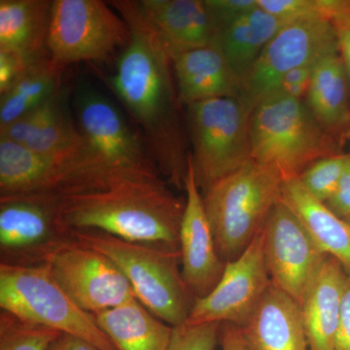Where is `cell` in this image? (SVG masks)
Here are the masks:
<instances>
[{"mask_svg":"<svg viewBox=\"0 0 350 350\" xmlns=\"http://www.w3.org/2000/svg\"><path fill=\"white\" fill-rule=\"evenodd\" d=\"M108 3L131 29L130 42L120 53L110 85L139 126L157 170L175 187L184 188L190 155H186L182 103L175 90L172 57L140 12L137 1Z\"/></svg>","mask_w":350,"mask_h":350,"instance_id":"obj_1","label":"cell"},{"mask_svg":"<svg viewBox=\"0 0 350 350\" xmlns=\"http://www.w3.org/2000/svg\"><path fill=\"white\" fill-rule=\"evenodd\" d=\"M72 230H98L131 243L179 250L185 202L158 172L122 175L98 190L59 199Z\"/></svg>","mask_w":350,"mask_h":350,"instance_id":"obj_2","label":"cell"},{"mask_svg":"<svg viewBox=\"0 0 350 350\" xmlns=\"http://www.w3.org/2000/svg\"><path fill=\"white\" fill-rule=\"evenodd\" d=\"M282 175L251 160L202 193L221 259L234 261L262 231L282 200Z\"/></svg>","mask_w":350,"mask_h":350,"instance_id":"obj_3","label":"cell"},{"mask_svg":"<svg viewBox=\"0 0 350 350\" xmlns=\"http://www.w3.org/2000/svg\"><path fill=\"white\" fill-rule=\"evenodd\" d=\"M78 243L107 255L131 283L135 298L172 327L188 321L195 298L181 273L180 251L131 243L98 230H73Z\"/></svg>","mask_w":350,"mask_h":350,"instance_id":"obj_4","label":"cell"},{"mask_svg":"<svg viewBox=\"0 0 350 350\" xmlns=\"http://www.w3.org/2000/svg\"><path fill=\"white\" fill-rule=\"evenodd\" d=\"M250 138L251 160L275 170L284 179L338 154L336 137L320 125L306 103L282 94H271L255 107Z\"/></svg>","mask_w":350,"mask_h":350,"instance_id":"obj_5","label":"cell"},{"mask_svg":"<svg viewBox=\"0 0 350 350\" xmlns=\"http://www.w3.org/2000/svg\"><path fill=\"white\" fill-rule=\"evenodd\" d=\"M0 308L25 321L85 340L98 350H117L96 317L76 305L46 265L0 262Z\"/></svg>","mask_w":350,"mask_h":350,"instance_id":"obj_6","label":"cell"},{"mask_svg":"<svg viewBox=\"0 0 350 350\" xmlns=\"http://www.w3.org/2000/svg\"><path fill=\"white\" fill-rule=\"evenodd\" d=\"M187 107L196 179L202 193L251 161L254 108L243 96L198 101Z\"/></svg>","mask_w":350,"mask_h":350,"instance_id":"obj_7","label":"cell"},{"mask_svg":"<svg viewBox=\"0 0 350 350\" xmlns=\"http://www.w3.org/2000/svg\"><path fill=\"white\" fill-rule=\"evenodd\" d=\"M96 155H44L0 138V198L98 190L121 175Z\"/></svg>","mask_w":350,"mask_h":350,"instance_id":"obj_8","label":"cell"},{"mask_svg":"<svg viewBox=\"0 0 350 350\" xmlns=\"http://www.w3.org/2000/svg\"><path fill=\"white\" fill-rule=\"evenodd\" d=\"M130 40V27L108 2L53 1L48 52L57 66L107 61Z\"/></svg>","mask_w":350,"mask_h":350,"instance_id":"obj_9","label":"cell"},{"mask_svg":"<svg viewBox=\"0 0 350 350\" xmlns=\"http://www.w3.org/2000/svg\"><path fill=\"white\" fill-rule=\"evenodd\" d=\"M75 241L62 213L59 198L25 195L0 198L2 264L45 265L59 248Z\"/></svg>","mask_w":350,"mask_h":350,"instance_id":"obj_10","label":"cell"},{"mask_svg":"<svg viewBox=\"0 0 350 350\" xmlns=\"http://www.w3.org/2000/svg\"><path fill=\"white\" fill-rule=\"evenodd\" d=\"M336 51L338 49L335 27L325 17L304 18L283 25L262 51L244 80V100L255 108L275 93L288 72L315 63Z\"/></svg>","mask_w":350,"mask_h":350,"instance_id":"obj_11","label":"cell"},{"mask_svg":"<svg viewBox=\"0 0 350 350\" xmlns=\"http://www.w3.org/2000/svg\"><path fill=\"white\" fill-rule=\"evenodd\" d=\"M45 265L76 305L91 314L135 298L131 283L110 258L76 239L56 251Z\"/></svg>","mask_w":350,"mask_h":350,"instance_id":"obj_12","label":"cell"},{"mask_svg":"<svg viewBox=\"0 0 350 350\" xmlns=\"http://www.w3.org/2000/svg\"><path fill=\"white\" fill-rule=\"evenodd\" d=\"M262 234L271 284L301 305L326 255L282 200L269 214Z\"/></svg>","mask_w":350,"mask_h":350,"instance_id":"obj_13","label":"cell"},{"mask_svg":"<svg viewBox=\"0 0 350 350\" xmlns=\"http://www.w3.org/2000/svg\"><path fill=\"white\" fill-rule=\"evenodd\" d=\"M77 126L98 158L111 169L128 174L159 172L138 137L113 101L93 89L76 94Z\"/></svg>","mask_w":350,"mask_h":350,"instance_id":"obj_14","label":"cell"},{"mask_svg":"<svg viewBox=\"0 0 350 350\" xmlns=\"http://www.w3.org/2000/svg\"><path fill=\"white\" fill-rule=\"evenodd\" d=\"M271 285L261 231L238 259L226 264L224 273L211 293L196 299L187 322L241 327Z\"/></svg>","mask_w":350,"mask_h":350,"instance_id":"obj_15","label":"cell"},{"mask_svg":"<svg viewBox=\"0 0 350 350\" xmlns=\"http://www.w3.org/2000/svg\"><path fill=\"white\" fill-rule=\"evenodd\" d=\"M184 190L186 192L185 209L179 234L181 273L186 286L196 300L211 293L224 273L226 262L216 250L202 191L198 185L190 156Z\"/></svg>","mask_w":350,"mask_h":350,"instance_id":"obj_16","label":"cell"},{"mask_svg":"<svg viewBox=\"0 0 350 350\" xmlns=\"http://www.w3.org/2000/svg\"><path fill=\"white\" fill-rule=\"evenodd\" d=\"M137 5L172 57L213 42L206 0H140Z\"/></svg>","mask_w":350,"mask_h":350,"instance_id":"obj_17","label":"cell"},{"mask_svg":"<svg viewBox=\"0 0 350 350\" xmlns=\"http://www.w3.org/2000/svg\"><path fill=\"white\" fill-rule=\"evenodd\" d=\"M172 59L182 105L243 96V80L213 44L180 53Z\"/></svg>","mask_w":350,"mask_h":350,"instance_id":"obj_18","label":"cell"},{"mask_svg":"<svg viewBox=\"0 0 350 350\" xmlns=\"http://www.w3.org/2000/svg\"><path fill=\"white\" fill-rule=\"evenodd\" d=\"M239 328L253 350H310L300 304L273 284Z\"/></svg>","mask_w":350,"mask_h":350,"instance_id":"obj_19","label":"cell"},{"mask_svg":"<svg viewBox=\"0 0 350 350\" xmlns=\"http://www.w3.org/2000/svg\"><path fill=\"white\" fill-rule=\"evenodd\" d=\"M349 276L337 260L325 257L301 305L308 349L335 350Z\"/></svg>","mask_w":350,"mask_h":350,"instance_id":"obj_20","label":"cell"},{"mask_svg":"<svg viewBox=\"0 0 350 350\" xmlns=\"http://www.w3.org/2000/svg\"><path fill=\"white\" fill-rule=\"evenodd\" d=\"M52 3L50 0H0V51L29 64L49 57Z\"/></svg>","mask_w":350,"mask_h":350,"instance_id":"obj_21","label":"cell"},{"mask_svg":"<svg viewBox=\"0 0 350 350\" xmlns=\"http://www.w3.org/2000/svg\"><path fill=\"white\" fill-rule=\"evenodd\" d=\"M282 202L298 216L323 254L337 260L350 276V222L310 195L299 176L283 180Z\"/></svg>","mask_w":350,"mask_h":350,"instance_id":"obj_22","label":"cell"},{"mask_svg":"<svg viewBox=\"0 0 350 350\" xmlns=\"http://www.w3.org/2000/svg\"><path fill=\"white\" fill-rule=\"evenodd\" d=\"M117 350H169L174 327L158 319L137 298L94 314Z\"/></svg>","mask_w":350,"mask_h":350,"instance_id":"obj_23","label":"cell"},{"mask_svg":"<svg viewBox=\"0 0 350 350\" xmlns=\"http://www.w3.org/2000/svg\"><path fill=\"white\" fill-rule=\"evenodd\" d=\"M349 76L338 51L315 64L306 105L320 125L338 137L350 121Z\"/></svg>","mask_w":350,"mask_h":350,"instance_id":"obj_24","label":"cell"},{"mask_svg":"<svg viewBox=\"0 0 350 350\" xmlns=\"http://www.w3.org/2000/svg\"><path fill=\"white\" fill-rule=\"evenodd\" d=\"M285 25L258 6L218 32L213 44L244 82L262 51Z\"/></svg>","mask_w":350,"mask_h":350,"instance_id":"obj_25","label":"cell"},{"mask_svg":"<svg viewBox=\"0 0 350 350\" xmlns=\"http://www.w3.org/2000/svg\"><path fill=\"white\" fill-rule=\"evenodd\" d=\"M64 68L49 57L34 62L0 98V130L43 105L62 89Z\"/></svg>","mask_w":350,"mask_h":350,"instance_id":"obj_26","label":"cell"},{"mask_svg":"<svg viewBox=\"0 0 350 350\" xmlns=\"http://www.w3.org/2000/svg\"><path fill=\"white\" fill-rule=\"evenodd\" d=\"M68 100L66 90L57 92L42 125L23 146L44 155H96L75 123Z\"/></svg>","mask_w":350,"mask_h":350,"instance_id":"obj_27","label":"cell"},{"mask_svg":"<svg viewBox=\"0 0 350 350\" xmlns=\"http://www.w3.org/2000/svg\"><path fill=\"white\" fill-rule=\"evenodd\" d=\"M59 332L25 321L12 313H0V350H49Z\"/></svg>","mask_w":350,"mask_h":350,"instance_id":"obj_28","label":"cell"},{"mask_svg":"<svg viewBox=\"0 0 350 350\" xmlns=\"http://www.w3.org/2000/svg\"><path fill=\"white\" fill-rule=\"evenodd\" d=\"M349 165L350 154L324 157L306 167L299 179L310 195L325 204L335 193Z\"/></svg>","mask_w":350,"mask_h":350,"instance_id":"obj_29","label":"cell"},{"mask_svg":"<svg viewBox=\"0 0 350 350\" xmlns=\"http://www.w3.org/2000/svg\"><path fill=\"white\" fill-rule=\"evenodd\" d=\"M222 324L202 322L174 327L169 350H215Z\"/></svg>","mask_w":350,"mask_h":350,"instance_id":"obj_30","label":"cell"},{"mask_svg":"<svg viewBox=\"0 0 350 350\" xmlns=\"http://www.w3.org/2000/svg\"><path fill=\"white\" fill-rule=\"evenodd\" d=\"M257 4L284 24L314 16L327 18L322 0H257Z\"/></svg>","mask_w":350,"mask_h":350,"instance_id":"obj_31","label":"cell"},{"mask_svg":"<svg viewBox=\"0 0 350 350\" xmlns=\"http://www.w3.org/2000/svg\"><path fill=\"white\" fill-rule=\"evenodd\" d=\"M215 36L257 8V0H206Z\"/></svg>","mask_w":350,"mask_h":350,"instance_id":"obj_32","label":"cell"},{"mask_svg":"<svg viewBox=\"0 0 350 350\" xmlns=\"http://www.w3.org/2000/svg\"><path fill=\"white\" fill-rule=\"evenodd\" d=\"M317 62L295 68L283 76L275 93L285 94V96L303 100L308 94L313 69H314Z\"/></svg>","mask_w":350,"mask_h":350,"instance_id":"obj_33","label":"cell"},{"mask_svg":"<svg viewBox=\"0 0 350 350\" xmlns=\"http://www.w3.org/2000/svg\"><path fill=\"white\" fill-rule=\"evenodd\" d=\"M327 207L344 220L350 221V165L338 182L333 196L325 202Z\"/></svg>","mask_w":350,"mask_h":350,"instance_id":"obj_34","label":"cell"},{"mask_svg":"<svg viewBox=\"0 0 350 350\" xmlns=\"http://www.w3.org/2000/svg\"><path fill=\"white\" fill-rule=\"evenodd\" d=\"M27 66L20 57L0 51V94L12 86Z\"/></svg>","mask_w":350,"mask_h":350,"instance_id":"obj_35","label":"cell"},{"mask_svg":"<svg viewBox=\"0 0 350 350\" xmlns=\"http://www.w3.org/2000/svg\"><path fill=\"white\" fill-rule=\"evenodd\" d=\"M335 350H350V276L342 298L340 321L336 334Z\"/></svg>","mask_w":350,"mask_h":350,"instance_id":"obj_36","label":"cell"},{"mask_svg":"<svg viewBox=\"0 0 350 350\" xmlns=\"http://www.w3.org/2000/svg\"><path fill=\"white\" fill-rule=\"evenodd\" d=\"M337 36L338 49L344 62L350 81V16H340L332 20Z\"/></svg>","mask_w":350,"mask_h":350,"instance_id":"obj_37","label":"cell"},{"mask_svg":"<svg viewBox=\"0 0 350 350\" xmlns=\"http://www.w3.org/2000/svg\"><path fill=\"white\" fill-rule=\"evenodd\" d=\"M222 350H253L239 326L223 323L220 331Z\"/></svg>","mask_w":350,"mask_h":350,"instance_id":"obj_38","label":"cell"},{"mask_svg":"<svg viewBox=\"0 0 350 350\" xmlns=\"http://www.w3.org/2000/svg\"><path fill=\"white\" fill-rule=\"evenodd\" d=\"M49 350H98L94 345L80 338L72 336L62 334L59 338L53 342Z\"/></svg>","mask_w":350,"mask_h":350,"instance_id":"obj_39","label":"cell"}]
</instances>
